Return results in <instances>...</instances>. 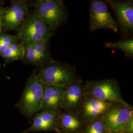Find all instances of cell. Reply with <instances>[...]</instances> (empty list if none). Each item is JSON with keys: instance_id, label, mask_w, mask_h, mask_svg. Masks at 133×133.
Listing matches in <instances>:
<instances>
[{"instance_id": "obj_1", "label": "cell", "mask_w": 133, "mask_h": 133, "mask_svg": "<svg viewBox=\"0 0 133 133\" xmlns=\"http://www.w3.org/2000/svg\"><path fill=\"white\" fill-rule=\"evenodd\" d=\"M37 72L45 85L66 87L81 81L73 66L54 60L39 68Z\"/></svg>"}, {"instance_id": "obj_2", "label": "cell", "mask_w": 133, "mask_h": 133, "mask_svg": "<svg viewBox=\"0 0 133 133\" xmlns=\"http://www.w3.org/2000/svg\"><path fill=\"white\" fill-rule=\"evenodd\" d=\"M103 115L105 133H133V110L130 105L111 103Z\"/></svg>"}, {"instance_id": "obj_3", "label": "cell", "mask_w": 133, "mask_h": 133, "mask_svg": "<svg viewBox=\"0 0 133 133\" xmlns=\"http://www.w3.org/2000/svg\"><path fill=\"white\" fill-rule=\"evenodd\" d=\"M52 34L42 18L33 11L26 17L16 35L25 48L37 43H48Z\"/></svg>"}, {"instance_id": "obj_4", "label": "cell", "mask_w": 133, "mask_h": 133, "mask_svg": "<svg viewBox=\"0 0 133 133\" xmlns=\"http://www.w3.org/2000/svg\"><path fill=\"white\" fill-rule=\"evenodd\" d=\"M43 85L37 71H33L26 81L18 105L22 111L28 116L33 115L42 108Z\"/></svg>"}, {"instance_id": "obj_5", "label": "cell", "mask_w": 133, "mask_h": 133, "mask_svg": "<svg viewBox=\"0 0 133 133\" xmlns=\"http://www.w3.org/2000/svg\"><path fill=\"white\" fill-rule=\"evenodd\" d=\"M84 85V96H90L98 100L111 103H117L129 105L123 100L119 84L114 79L86 81Z\"/></svg>"}, {"instance_id": "obj_6", "label": "cell", "mask_w": 133, "mask_h": 133, "mask_svg": "<svg viewBox=\"0 0 133 133\" xmlns=\"http://www.w3.org/2000/svg\"><path fill=\"white\" fill-rule=\"evenodd\" d=\"M34 12L42 18L53 33L66 18V10L61 0H37L33 3Z\"/></svg>"}, {"instance_id": "obj_7", "label": "cell", "mask_w": 133, "mask_h": 133, "mask_svg": "<svg viewBox=\"0 0 133 133\" xmlns=\"http://www.w3.org/2000/svg\"><path fill=\"white\" fill-rule=\"evenodd\" d=\"M89 28L92 31L107 29L118 33V24L112 16L105 1H91Z\"/></svg>"}, {"instance_id": "obj_8", "label": "cell", "mask_w": 133, "mask_h": 133, "mask_svg": "<svg viewBox=\"0 0 133 133\" xmlns=\"http://www.w3.org/2000/svg\"><path fill=\"white\" fill-rule=\"evenodd\" d=\"M29 13L28 2L25 0L11 1L7 7L4 20V32L17 31Z\"/></svg>"}, {"instance_id": "obj_9", "label": "cell", "mask_w": 133, "mask_h": 133, "mask_svg": "<svg viewBox=\"0 0 133 133\" xmlns=\"http://www.w3.org/2000/svg\"><path fill=\"white\" fill-rule=\"evenodd\" d=\"M114 12L122 31L131 32L133 30V1L107 0Z\"/></svg>"}, {"instance_id": "obj_10", "label": "cell", "mask_w": 133, "mask_h": 133, "mask_svg": "<svg viewBox=\"0 0 133 133\" xmlns=\"http://www.w3.org/2000/svg\"><path fill=\"white\" fill-rule=\"evenodd\" d=\"M48 43L41 42L25 48L23 62L39 68L52 61Z\"/></svg>"}, {"instance_id": "obj_11", "label": "cell", "mask_w": 133, "mask_h": 133, "mask_svg": "<svg viewBox=\"0 0 133 133\" xmlns=\"http://www.w3.org/2000/svg\"><path fill=\"white\" fill-rule=\"evenodd\" d=\"M43 85V96L42 109L56 110L62 107L63 95L66 87Z\"/></svg>"}, {"instance_id": "obj_12", "label": "cell", "mask_w": 133, "mask_h": 133, "mask_svg": "<svg viewBox=\"0 0 133 133\" xmlns=\"http://www.w3.org/2000/svg\"><path fill=\"white\" fill-rule=\"evenodd\" d=\"M84 85L81 81L66 87L63 95L62 107L75 109L80 104L84 97Z\"/></svg>"}, {"instance_id": "obj_13", "label": "cell", "mask_w": 133, "mask_h": 133, "mask_svg": "<svg viewBox=\"0 0 133 133\" xmlns=\"http://www.w3.org/2000/svg\"><path fill=\"white\" fill-rule=\"evenodd\" d=\"M82 102L83 114L88 117H95L103 115L109 108L111 103L96 99L90 96H84Z\"/></svg>"}, {"instance_id": "obj_14", "label": "cell", "mask_w": 133, "mask_h": 133, "mask_svg": "<svg viewBox=\"0 0 133 133\" xmlns=\"http://www.w3.org/2000/svg\"><path fill=\"white\" fill-rule=\"evenodd\" d=\"M24 54L25 47L19 42L7 48L0 56L3 58L5 63L7 64L14 61L22 60Z\"/></svg>"}, {"instance_id": "obj_15", "label": "cell", "mask_w": 133, "mask_h": 133, "mask_svg": "<svg viewBox=\"0 0 133 133\" xmlns=\"http://www.w3.org/2000/svg\"><path fill=\"white\" fill-rule=\"evenodd\" d=\"M105 46L107 48H115L122 51L127 57H133V39L130 38L115 42H106Z\"/></svg>"}, {"instance_id": "obj_16", "label": "cell", "mask_w": 133, "mask_h": 133, "mask_svg": "<svg viewBox=\"0 0 133 133\" xmlns=\"http://www.w3.org/2000/svg\"><path fill=\"white\" fill-rule=\"evenodd\" d=\"M17 35H14L4 32L0 35V55L7 48L16 43H19Z\"/></svg>"}, {"instance_id": "obj_17", "label": "cell", "mask_w": 133, "mask_h": 133, "mask_svg": "<svg viewBox=\"0 0 133 133\" xmlns=\"http://www.w3.org/2000/svg\"><path fill=\"white\" fill-rule=\"evenodd\" d=\"M61 122L65 128L71 131L76 130L80 126L78 119L72 114H64L62 116Z\"/></svg>"}, {"instance_id": "obj_18", "label": "cell", "mask_w": 133, "mask_h": 133, "mask_svg": "<svg viewBox=\"0 0 133 133\" xmlns=\"http://www.w3.org/2000/svg\"><path fill=\"white\" fill-rule=\"evenodd\" d=\"M56 114V110H43L39 115L43 122L48 126L49 129L51 128L54 122Z\"/></svg>"}, {"instance_id": "obj_19", "label": "cell", "mask_w": 133, "mask_h": 133, "mask_svg": "<svg viewBox=\"0 0 133 133\" xmlns=\"http://www.w3.org/2000/svg\"><path fill=\"white\" fill-rule=\"evenodd\" d=\"M49 129L48 126L43 122L39 114H37L34 119L33 123L31 130H46Z\"/></svg>"}, {"instance_id": "obj_20", "label": "cell", "mask_w": 133, "mask_h": 133, "mask_svg": "<svg viewBox=\"0 0 133 133\" xmlns=\"http://www.w3.org/2000/svg\"><path fill=\"white\" fill-rule=\"evenodd\" d=\"M105 129L103 122L95 121L91 124L87 131V133H104Z\"/></svg>"}, {"instance_id": "obj_21", "label": "cell", "mask_w": 133, "mask_h": 133, "mask_svg": "<svg viewBox=\"0 0 133 133\" xmlns=\"http://www.w3.org/2000/svg\"><path fill=\"white\" fill-rule=\"evenodd\" d=\"M7 6H5L3 1L0 2V35L4 33V20Z\"/></svg>"}, {"instance_id": "obj_22", "label": "cell", "mask_w": 133, "mask_h": 133, "mask_svg": "<svg viewBox=\"0 0 133 133\" xmlns=\"http://www.w3.org/2000/svg\"><path fill=\"white\" fill-rule=\"evenodd\" d=\"M58 133H61V132H59V131H58Z\"/></svg>"}]
</instances>
